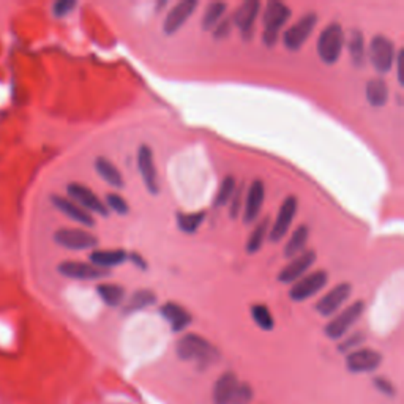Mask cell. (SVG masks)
Instances as JSON below:
<instances>
[{"label":"cell","instance_id":"20","mask_svg":"<svg viewBox=\"0 0 404 404\" xmlns=\"http://www.w3.org/2000/svg\"><path fill=\"white\" fill-rule=\"evenodd\" d=\"M238 384H241V382H238L234 373H223L214 384V392H212L214 404H231L238 388Z\"/></svg>","mask_w":404,"mask_h":404},{"label":"cell","instance_id":"25","mask_svg":"<svg viewBox=\"0 0 404 404\" xmlns=\"http://www.w3.org/2000/svg\"><path fill=\"white\" fill-rule=\"evenodd\" d=\"M95 169H97V173L101 179L111 185V187L123 188V185H125L120 171L115 168L108 158H105V156H98V158L95 160Z\"/></svg>","mask_w":404,"mask_h":404},{"label":"cell","instance_id":"5","mask_svg":"<svg viewBox=\"0 0 404 404\" xmlns=\"http://www.w3.org/2000/svg\"><path fill=\"white\" fill-rule=\"evenodd\" d=\"M364 311H365L364 300H357V302L351 304L325 325V335L332 340L343 338L345 335L349 332V328H351L362 318Z\"/></svg>","mask_w":404,"mask_h":404},{"label":"cell","instance_id":"2","mask_svg":"<svg viewBox=\"0 0 404 404\" xmlns=\"http://www.w3.org/2000/svg\"><path fill=\"white\" fill-rule=\"evenodd\" d=\"M291 16V8L283 2H277V0H272L265 5V11L262 16V43L265 46H275L279 32H282L283 25L286 24V21Z\"/></svg>","mask_w":404,"mask_h":404},{"label":"cell","instance_id":"6","mask_svg":"<svg viewBox=\"0 0 404 404\" xmlns=\"http://www.w3.org/2000/svg\"><path fill=\"white\" fill-rule=\"evenodd\" d=\"M318 24V15L316 13H306L305 16L300 18L296 24L291 25L289 29L284 32L283 43L287 51L297 52L302 47L308 38L314 30V27Z\"/></svg>","mask_w":404,"mask_h":404},{"label":"cell","instance_id":"32","mask_svg":"<svg viewBox=\"0 0 404 404\" xmlns=\"http://www.w3.org/2000/svg\"><path fill=\"white\" fill-rule=\"evenodd\" d=\"M251 318L255 319V323L261 327L262 330H267V332H270L273 325H275V321H273L270 310L261 304L251 306Z\"/></svg>","mask_w":404,"mask_h":404},{"label":"cell","instance_id":"24","mask_svg":"<svg viewBox=\"0 0 404 404\" xmlns=\"http://www.w3.org/2000/svg\"><path fill=\"white\" fill-rule=\"evenodd\" d=\"M365 97L369 105L374 108L384 106L388 101V87L384 79L374 78L367 82L365 86Z\"/></svg>","mask_w":404,"mask_h":404},{"label":"cell","instance_id":"3","mask_svg":"<svg viewBox=\"0 0 404 404\" xmlns=\"http://www.w3.org/2000/svg\"><path fill=\"white\" fill-rule=\"evenodd\" d=\"M343 47H345V32L343 27L340 24L333 23L330 25H327L325 29L321 32V35L318 38V54L325 65L337 64L341 52H343Z\"/></svg>","mask_w":404,"mask_h":404},{"label":"cell","instance_id":"26","mask_svg":"<svg viewBox=\"0 0 404 404\" xmlns=\"http://www.w3.org/2000/svg\"><path fill=\"white\" fill-rule=\"evenodd\" d=\"M308 236H310V231H308L306 226H299V228L292 232L291 238L284 246V256L296 258L300 253H304L308 242Z\"/></svg>","mask_w":404,"mask_h":404},{"label":"cell","instance_id":"10","mask_svg":"<svg viewBox=\"0 0 404 404\" xmlns=\"http://www.w3.org/2000/svg\"><path fill=\"white\" fill-rule=\"evenodd\" d=\"M382 364V355L374 349H355L346 357V367L354 374L373 373Z\"/></svg>","mask_w":404,"mask_h":404},{"label":"cell","instance_id":"35","mask_svg":"<svg viewBox=\"0 0 404 404\" xmlns=\"http://www.w3.org/2000/svg\"><path fill=\"white\" fill-rule=\"evenodd\" d=\"M253 395H255V392H253L251 386L246 384V382H241L231 404H250V401L253 400Z\"/></svg>","mask_w":404,"mask_h":404},{"label":"cell","instance_id":"29","mask_svg":"<svg viewBox=\"0 0 404 404\" xmlns=\"http://www.w3.org/2000/svg\"><path fill=\"white\" fill-rule=\"evenodd\" d=\"M97 292L100 299L108 306H119L123 302V299H125V289L119 284H112V283L98 284Z\"/></svg>","mask_w":404,"mask_h":404},{"label":"cell","instance_id":"14","mask_svg":"<svg viewBox=\"0 0 404 404\" xmlns=\"http://www.w3.org/2000/svg\"><path fill=\"white\" fill-rule=\"evenodd\" d=\"M297 214V197L296 196H287L282 207L278 210L277 220L270 228V241L277 243L287 234V231L291 229L294 218Z\"/></svg>","mask_w":404,"mask_h":404},{"label":"cell","instance_id":"16","mask_svg":"<svg viewBox=\"0 0 404 404\" xmlns=\"http://www.w3.org/2000/svg\"><path fill=\"white\" fill-rule=\"evenodd\" d=\"M196 6V0H182V2L174 5L163 21V32L166 35H174L175 32H179L182 25L193 15Z\"/></svg>","mask_w":404,"mask_h":404},{"label":"cell","instance_id":"30","mask_svg":"<svg viewBox=\"0 0 404 404\" xmlns=\"http://www.w3.org/2000/svg\"><path fill=\"white\" fill-rule=\"evenodd\" d=\"M269 228H270V220L269 218H264V220L256 224V228L251 231L248 242H246V253H248V255H255V253L261 250V246L264 245V241L267 237V232H269Z\"/></svg>","mask_w":404,"mask_h":404},{"label":"cell","instance_id":"23","mask_svg":"<svg viewBox=\"0 0 404 404\" xmlns=\"http://www.w3.org/2000/svg\"><path fill=\"white\" fill-rule=\"evenodd\" d=\"M347 51H349V57H351L354 67L362 68L365 65V60H367L365 37H364V33H362V30L352 29L351 33H349Z\"/></svg>","mask_w":404,"mask_h":404},{"label":"cell","instance_id":"4","mask_svg":"<svg viewBox=\"0 0 404 404\" xmlns=\"http://www.w3.org/2000/svg\"><path fill=\"white\" fill-rule=\"evenodd\" d=\"M369 62H371L373 68L381 74H386L395 64V57H396V51H395V45L392 40H388L384 35H376L373 37L371 43H369Z\"/></svg>","mask_w":404,"mask_h":404},{"label":"cell","instance_id":"22","mask_svg":"<svg viewBox=\"0 0 404 404\" xmlns=\"http://www.w3.org/2000/svg\"><path fill=\"white\" fill-rule=\"evenodd\" d=\"M128 259L127 251L123 250H97L91 253V264L98 269H111L123 264Z\"/></svg>","mask_w":404,"mask_h":404},{"label":"cell","instance_id":"33","mask_svg":"<svg viewBox=\"0 0 404 404\" xmlns=\"http://www.w3.org/2000/svg\"><path fill=\"white\" fill-rule=\"evenodd\" d=\"M236 188H237V183H236L234 177L232 175L224 177L221 187L220 190H218V195L215 197V205H218V207H224V205H228L232 195H234Z\"/></svg>","mask_w":404,"mask_h":404},{"label":"cell","instance_id":"40","mask_svg":"<svg viewBox=\"0 0 404 404\" xmlns=\"http://www.w3.org/2000/svg\"><path fill=\"white\" fill-rule=\"evenodd\" d=\"M374 386H376V388H378L382 395L388 396V398H393V396L396 395L395 386H393L390 381H387L386 378H376V379H374Z\"/></svg>","mask_w":404,"mask_h":404},{"label":"cell","instance_id":"7","mask_svg":"<svg viewBox=\"0 0 404 404\" xmlns=\"http://www.w3.org/2000/svg\"><path fill=\"white\" fill-rule=\"evenodd\" d=\"M328 282V273L325 270H316L302 277L299 282L294 283L289 291V297L294 302H304L324 289Z\"/></svg>","mask_w":404,"mask_h":404},{"label":"cell","instance_id":"19","mask_svg":"<svg viewBox=\"0 0 404 404\" xmlns=\"http://www.w3.org/2000/svg\"><path fill=\"white\" fill-rule=\"evenodd\" d=\"M51 201L54 204V207L59 209L62 214L67 215L68 218H71V220H74L76 223H79L82 226H87V228H92V226H95L93 217L88 214L87 210L82 209L81 205H78L76 202H73L71 200H68V197L54 195L51 197Z\"/></svg>","mask_w":404,"mask_h":404},{"label":"cell","instance_id":"11","mask_svg":"<svg viewBox=\"0 0 404 404\" xmlns=\"http://www.w3.org/2000/svg\"><path fill=\"white\" fill-rule=\"evenodd\" d=\"M316 262V253L313 250H305L304 253H300L299 256L292 258L291 262L284 265L282 272L278 273V282H282L284 284H291L299 282L300 278L306 275V272L311 269V265Z\"/></svg>","mask_w":404,"mask_h":404},{"label":"cell","instance_id":"12","mask_svg":"<svg viewBox=\"0 0 404 404\" xmlns=\"http://www.w3.org/2000/svg\"><path fill=\"white\" fill-rule=\"evenodd\" d=\"M352 286L349 283H340L335 287H332L325 296L316 304V311L323 318H328L332 314L337 313L341 306L346 304V300L351 297Z\"/></svg>","mask_w":404,"mask_h":404},{"label":"cell","instance_id":"28","mask_svg":"<svg viewBox=\"0 0 404 404\" xmlns=\"http://www.w3.org/2000/svg\"><path fill=\"white\" fill-rule=\"evenodd\" d=\"M154 304H156V294L150 289H141V291H136L133 296L129 297L125 308H123V311L134 313V311L144 310V308H147V306H152Z\"/></svg>","mask_w":404,"mask_h":404},{"label":"cell","instance_id":"39","mask_svg":"<svg viewBox=\"0 0 404 404\" xmlns=\"http://www.w3.org/2000/svg\"><path fill=\"white\" fill-rule=\"evenodd\" d=\"M242 187L241 188H236L234 191V195H232L231 197V201H229V214H231V218H237L238 215H241V209H242Z\"/></svg>","mask_w":404,"mask_h":404},{"label":"cell","instance_id":"1","mask_svg":"<svg viewBox=\"0 0 404 404\" xmlns=\"http://www.w3.org/2000/svg\"><path fill=\"white\" fill-rule=\"evenodd\" d=\"M175 352L183 362H191V364H196L197 368L202 369L212 367L220 360V351L209 340L196 333L185 335L177 341Z\"/></svg>","mask_w":404,"mask_h":404},{"label":"cell","instance_id":"36","mask_svg":"<svg viewBox=\"0 0 404 404\" xmlns=\"http://www.w3.org/2000/svg\"><path fill=\"white\" fill-rule=\"evenodd\" d=\"M364 341H365V335L362 332H355L354 335H349L343 343L338 346V349H340V352L349 354V352L355 351V347H359L362 343H364Z\"/></svg>","mask_w":404,"mask_h":404},{"label":"cell","instance_id":"42","mask_svg":"<svg viewBox=\"0 0 404 404\" xmlns=\"http://www.w3.org/2000/svg\"><path fill=\"white\" fill-rule=\"evenodd\" d=\"M129 259H132V261L136 264V267H141V269H146V262H144L138 255H132V256H129Z\"/></svg>","mask_w":404,"mask_h":404},{"label":"cell","instance_id":"17","mask_svg":"<svg viewBox=\"0 0 404 404\" xmlns=\"http://www.w3.org/2000/svg\"><path fill=\"white\" fill-rule=\"evenodd\" d=\"M259 8H261V4L258 0H246L234 13L232 23L238 27L245 40H250L255 33V23L259 15Z\"/></svg>","mask_w":404,"mask_h":404},{"label":"cell","instance_id":"34","mask_svg":"<svg viewBox=\"0 0 404 404\" xmlns=\"http://www.w3.org/2000/svg\"><path fill=\"white\" fill-rule=\"evenodd\" d=\"M106 207H109V209H112L115 214H119V215H127L128 212H129V205H128V202L123 200V197L120 196V195H117V193H109L108 196H106Z\"/></svg>","mask_w":404,"mask_h":404},{"label":"cell","instance_id":"13","mask_svg":"<svg viewBox=\"0 0 404 404\" xmlns=\"http://www.w3.org/2000/svg\"><path fill=\"white\" fill-rule=\"evenodd\" d=\"M138 169L142 177V182L150 195H158L160 183H158V173H156L155 160L152 149L146 144H142L138 150Z\"/></svg>","mask_w":404,"mask_h":404},{"label":"cell","instance_id":"41","mask_svg":"<svg viewBox=\"0 0 404 404\" xmlns=\"http://www.w3.org/2000/svg\"><path fill=\"white\" fill-rule=\"evenodd\" d=\"M395 64H396V78H398L400 86H403V50L396 52Z\"/></svg>","mask_w":404,"mask_h":404},{"label":"cell","instance_id":"9","mask_svg":"<svg viewBox=\"0 0 404 404\" xmlns=\"http://www.w3.org/2000/svg\"><path fill=\"white\" fill-rule=\"evenodd\" d=\"M54 241L68 250H92L98 245V238L84 229L62 228L54 234Z\"/></svg>","mask_w":404,"mask_h":404},{"label":"cell","instance_id":"18","mask_svg":"<svg viewBox=\"0 0 404 404\" xmlns=\"http://www.w3.org/2000/svg\"><path fill=\"white\" fill-rule=\"evenodd\" d=\"M264 197H265V185L262 180H253L248 193H246L245 197V212H243V221L246 224L253 223L258 218L259 212L262 209L264 204Z\"/></svg>","mask_w":404,"mask_h":404},{"label":"cell","instance_id":"37","mask_svg":"<svg viewBox=\"0 0 404 404\" xmlns=\"http://www.w3.org/2000/svg\"><path fill=\"white\" fill-rule=\"evenodd\" d=\"M74 6H76V2H74V0H59V2L52 5V13H54V16L64 18L67 15H70Z\"/></svg>","mask_w":404,"mask_h":404},{"label":"cell","instance_id":"8","mask_svg":"<svg viewBox=\"0 0 404 404\" xmlns=\"http://www.w3.org/2000/svg\"><path fill=\"white\" fill-rule=\"evenodd\" d=\"M67 193H68V196H70V200L73 202H76L78 205H81V207L87 210L88 214H97L101 217L109 215V210L106 207V204L103 202L91 188L84 187V185L76 183V182L70 183L67 187Z\"/></svg>","mask_w":404,"mask_h":404},{"label":"cell","instance_id":"21","mask_svg":"<svg viewBox=\"0 0 404 404\" xmlns=\"http://www.w3.org/2000/svg\"><path fill=\"white\" fill-rule=\"evenodd\" d=\"M161 316L168 321L173 332H182L191 324V314L179 304L168 302L161 306Z\"/></svg>","mask_w":404,"mask_h":404},{"label":"cell","instance_id":"31","mask_svg":"<svg viewBox=\"0 0 404 404\" xmlns=\"http://www.w3.org/2000/svg\"><path fill=\"white\" fill-rule=\"evenodd\" d=\"M205 214L204 212H195V214H179L177 215V224H179L180 231L187 232V234H193L197 231L201 223L204 221Z\"/></svg>","mask_w":404,"mask_h":404},{"label":"cell","instance_id":"38","mask_svg":"<svg viewBox=\"0 0 404 404\" xmlns=\"http://www.w3.org/2000/svg\"><path fill=\"white\" fill-rule=\"evenodd\" d=\"M231 30H232V19L226 18V19H221L212 32H214L215 40H224L231 35Z\"/></svg>","mask_w":404,"mask_h":404},{"label":"cell","instance_id":"15","mask_svg":"<svg viewBox=\"0 0 404 404\" xmlns=\"http://www.w3.org/2000/svg\"><path fill=\"white\" fill-rule=\"evenodd\" d=\"M57 270L60 275L67 278L78 279V282H95V279L105 278L109 275L108 270L98 269L92 264L87 262H78V261H65L59 264Z\"/></svg>","mask_w":404,"mask_h":404},{"label":"cell","instance_id":"27","mask_svg":"<svg viewBox=\"0 0 404 404\" xmlns=\"http://www.w3.org/2000/svg\"><path fill=\"white\" fill-rule=\"evenodd\" d=\"M228 10V4L224 2H212L207 5L204 11V16L201 19V27L204 30H214L215 25L223 19V15Z\"/></svg>","mask_w":404,"mask_h":404}]
</instances>
